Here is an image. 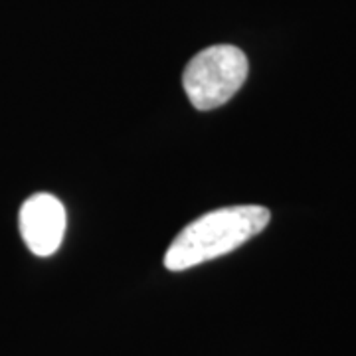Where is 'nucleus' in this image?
<instances>
[{
    "instance_id": "nucleus-3",
    "label": "nucleus",
    "mask_w": 356,
    "mask_h": 356,
    "mask_svg": "<svg viewBox=\"0 0 356 356\" xmlns=\"http://www.w3.org/2000/svg\"><path fill=\"white\" fill-rule=\"evenodd\" d=\"M65 208L56 196L40 192L30 196L18 214V226L28 250L38 257L56 254L65 234Z\"/></svg>"
},
{
    "instance_id": "nucleus-1",
    "label": "nucleus",
    "mask_w": 356,
    "mask_h": 356,
    "mask_svg": "<svg viewBox=\"0 0 356 356\" xmlns=\"http://www.w3.org/2000/svg\"><path fill=\"white\" fill-rule=\"evenodd\" d=\"M271 214L264 206H228L208 212L188 224L170 243L165 255L166 269L184 271L229 254L261 234Z\"/></svg>"
},
{
    "instance_id": "nucleus-2",
    "label": "nucleus",
    "mask_w": 356,
    "mask_h": 356,
    "mask_svg": "<svg viewBox=\"0 0 356 356\" xmlns=\"http://www.w3.org/2000/svg\"><path fill=\"white\" fill-rule=\"evenodd\" d=\"M248 70V58L240 48L218 44L192 58L184 70L182 86L196 109L210 111L228 103L240 91Z\"/></svg>"
}]
</instances>
